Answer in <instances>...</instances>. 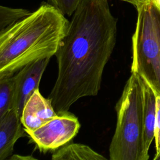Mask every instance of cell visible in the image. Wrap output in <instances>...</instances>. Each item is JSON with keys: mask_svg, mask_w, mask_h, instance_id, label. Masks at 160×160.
Masks as SVG:
<instances>
[{"mask_svg": "<svg viewBox=\"0 0 160 160\" xmlns=\"http://www.w3.org/2000/svg\"><path fill=\"white\" fill-rule=\"evenodd\" d=\"M117 19L108 0H82L55 56L58 76L48 96L57 113L79 99L96 96L116 42Z\"/></svg>", "mask_w": 160, "mask_h": 160, "instance_id": "obj_1", "label": "cell"}, {"mask_svg": "<svg viewBox=\"0 0 160 160\" xmlns=\"http://www.w3.org/2000/svg\"><path fill=\"white\" fill-rule=\"evenodd\" d=\"M69 21L49 3L0 32V79L28 64L55 55Z\"/></svg>", "mask_w": 160, "mask_h": 160, "instance_id": "obj_2", "label": "cell"}, {"mask_svg": "<svg viewBox=\"0 0 160 160\" xmlns=\"http://www.w3.org/2000/svg\"><path fill=\"white\" fill-rule=\"evenodd\" d=\"M115 109L117 122L109 145V159H149L143 141L142 91L139 76L131 73Z\"/></svg>", "mask_w": 160, "mask_h": 160, "instance_id": "obj_3", "label": "cell"}, {"mask_svg": "<svg viewBox=\"0 0 160 160\" xmlns=\"http://www.w3.org/2000/svg\"><path fill=\"white\" fill-rule=\"evenodd\" d=\"M136 8L131 72L142 78L160 96V5L156 0H144Z\"/></svg>", "mask_w": 160, "mask_h": 160, "instance_id": "obj_4", "label": "cell"}, {"mask_svg": "<svg viewBox=\"0 0 160 160\" xmlns=\"http://www.w3.org/2000/svg\"><path fill=\"white\" fill-rule=\"evenodd\" d=\"M78 118L69 111L57 116L32 131H26L39 151H55L69 143L78 133Z\"/></svg>", "mask_w": 160, "mask_h": 160, "instance_id": "obj_5", "label": "cell"}, {"mask_svg": "<svg viewBox=\"0 0 160 160\" xmlns=\"http://www.w3.org/2000/svg\"><path fill=\"white\" fill-rule=\"evenodd\" d=\"M50 58H46L28 64L13 75L11 109H13L20 118L26 101L36 90L39 89L41 78Z\"/></svg>", "mask_w": 160, "mask_h": 160, "instance_id": "obj_6", "label": "cell"}, {"mask_svg": "<svg viewBox=\"0 0 160 160\" xmlns=\"http://www.w3.org/2000/svg\"><path fill=\"white\" fill-rule=\"evenodd\" d=\"M51 101L36 90L26 101L21 114V121L25 131H32L57 116Z\"/></svg>", "mask_w": 160, "mask_h": 160, "instance_id": "obj_7", "label": "cell"}, {"mask_svg": "<svg viewBox=\"0 0 160 160\" xmlns=\"http://www.w3.org/2000/svg\"><path fill=\"white\" fill-rule=\"evenodd\" d=\"M22 126L21 118L13 109L0 119V160L12 155L17 140L26 136Z\"/></svg>", "mask_w": 160, "mask_h": 160, "instance_id": "obj_8", "label": "cell"}, {"mask_svg": "<svg viewBox=\"0 0 160 160\" xmlns=\"http://www.w3.org/2000/svg\"><path fill=\"white\" fill-rule=\"evenodd\" d=\"M140 80L142 91L143 141L144 148L148 152L154 139L157 96L151 87L141 77Z\"/></svg>", "mask_w": 160, "mask_h": 160, "instance_id": "obj_9", "label": "cell"}, {"mask_svg": "<svg viewBox=\"0 0 160 160\" xmlns=\"http://www.w3.org/2000/svg\"><path fill=\"white\" fill-rule=\"evenodd\" d=\"M52 160H106L107 158L89 146L79 143H68L54 151Z\"/></svg>", "mask_w": 160, "mask_h": 160, "instance_id": "obj_10", "label": "cell"}, {"mask_svg": "<svg viewBox=\"0 0 160 160\" xmlns=\"http://www.w3.org/2000/svg\"><path fill=\"white\" fill-rule=\"evenodd\" d=\"M13 83V76L0 79V119L11 109Z\"/></svg>", "mask_w": 160, "mask_h": 160, "instance_id": "obj_11", "label": "cell"}, {"mask_svg": "<svg viewBox=\"0 0 160 160\" xmlns=\"http://www.w3.org/2000/svg\"><path fill=\"white\" fill-rule=\"evenodd\" d=\"M26 9L0 6V32L12 26L15 23L29 14Z\"/></svg>", "mask_w": 160, "mask_h": 160, "instance_id": "obj_12", "label": "cell"}, {"mask_svg": "<svg viewBox=\"0 0 160 160\" xmlns=\"http://www.w3.org/2000/svg\"><path fill=\"white\" fill-rule=\"evenodd\" d=\"M82 1V0H48L49 4L56 8L65 16H72Z\"/></svg>", "mask_w": 160, "mask_h": 160, "instance_id": "obj_13", "label": "cell"}, {"mask_svg": "<svg viewBox=\"0 0 160 160\" xmlns=\"http://www.w3.org/2000/svg\"><path fill=\"white\" fill-rule=\"evenodd\" d=\"M154 140L156 144V154L153 159L160 154V96H157L156 98Z\"/></svg>", "mask_w": 160, "mask_h": 160, "instance_id": "obj_14", "label": "cell"}, {"mask_svg": "<svg viewBox=\"0 0 160 160\" xmlns=\"http://www.w3.org/2000/svg\"><path fill=\"white\" fill-rule=\"evenodd\" d=\"M11 160H34L36 158H34L31 155H19V154H13L9 158Z\"/></svg>", "mask_w": 160, "mask_h": 160, "instance_id": "obj_15", "label": "cell"}, {"mask_svg": "<svg viewBox=\"0 0 160 160\" xmlns=\"http://www.w3.org/2000/svg\"><path fill=\"white\" fill-rule=\"evenodd\" d=\"M120 1L129 2V3L134 5L135 7H136L138 5H139L142 2L141 0H120Z\"/></svg>", "mask_w": 160, "mask_h": 160, "instance_id": "obj_16", "label": "cell"}, {"mask_svg": "<svg viewBox=\"0 0 160 160\" xmlns=\"http://www.w3.org/2000/svg\"><path fill=\"white\" fill-rule=\"evenodd\" d=\"M154 160H160V154H159L158 157H156V158H154Z\"/></svg>", "mask_w": 160, "mask_h": 160, "instance_id": "obj_17", "label": "cell"}, {"mask_svg": "<svg viewBox=\"0 0 160 160\" xmlns=\"http://www.w3.org/2000/svg\"><path fill=\"white\" fill-rule=\"evenodd\" d=\"M156 2L160 5V0H156Z\"/></svg>", "mask_w": 160, "mask_h": 160, "instance_id": "obj_18", "label": "cell"}, {"mask_svg": "<svg viewBox=\"0 0 160 160\" xmlns=\"http://www.w3.org/2000/svg\"><path fill=\"white\" fill-rule=\"evenodd\" d=\"M141 1H144V0H141Z\"/></svg>", "mask_w": 160, "mask_h": 160, "instance_id": "obj_19", "label": "cell"}]
</instances>
